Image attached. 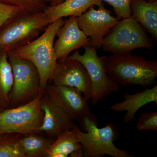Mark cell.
Listing matches in <instances>:
<instances>
[{"label":"cell","instance_id":"obj_18","mask_svg":"<svg viewBox=\"0 0 157 157\" xmlns=\"http://www.w3.org/2000/svg\"><path fill=\"white\" fill-rule=\"evenodd\" d=\"M82 149L73 130L62 133L56 137L46 152L45 157H67Z\"/></svg>","mask_w":157,"mask_h":157},{"label":"cell","instance_id":"obj_3","mask_svg":"<svg viewBox=\"0 0 157 157\" xmlns=\"http://www.w3.org/2000/svg\"><path fill=\"white\" fill-rule=\"evenodd\" d=\"M92 117L90 114L79 121L86 132L81 131L76 125L72 129L82 146L83 157H101L105 155L112 157H133L114 145L117 132L114 124H109L100 128Z\"/></svg>","mask_w":157,"mask_h":157},{"label":"cell","instance_id":"obj_4","mask_svg":"<svg viewBox=\"0 0 157 157\" xmlns=\"http://www.w3.org/2000/svg\"><path fill=\"white\" fill-rule=\"evenodd\" d=\"M50 24L44 11L32 13L21 11L0 29V47L9 52L27 45Z\"/></svg>","mask_w":157,"mask_h":157},{"label":"cell","instance_id":"obj_9","mask_svg":"<svg viewBox=\"0 0 157 157\" xmlns=\"http://www.w3.org/2000/svg\"><path fill=\"white\" fill-rule=\"evenodd\" d=\"M74 87L81 91L86 101L92 94L91 81L84 65L75 59L58 60L48 83Z\"/></svg>","mask_w":157,"mask_h":157},{"label":"cell","instance_id":"obj_24","mask_svg":"<svg viewBox=\"0 0 157 157\" xmlns=\"http://www.w3.org/2000/svg\"><path fill=\"white\" fill-rule=\"evenodd\" d=\"M21 11L22 10L17 7L0 2V29L9 19Z\"/></svg>","mask_w":157,"mask_h":157},{"label":"cell","instance_id":"obj_23","mask_svg":"<svg viewBox=\"0 0 157 157\" xmlns=\"http://www.w3.org/2000/svg\"><path fill=\"white\" fill-rule=\"evenodd\" d=\"M136 128L139 132L151 130L157 131V112L143 113L137 121Z\"/></svg>","mask_w":157,"mask_h":157},{"label":"cell","instance_id":"obj_8","mask_svg":"<svg viewBox=\"0 0 157 157\" xmlns=\"http://www.w3.org/2000/svg\"><path fill=\"white\" fill-rule=\"evenodd\" d=\"M82 55L78 50L68 56L81 62L87 70L92 83V103L98 104L103 98L120 90L119 84L113 81L106 72L105 56L99 57L97 48L90 45L84 46Z\"/></svg>","mask_w":157,"mask_h":157},{"label":"cell","instance_id":"obj_20","mask_svg":"<svg viewBox=\"0 0 157 157\" xmlns=\"http://www.w3.org/2000/svg\"><path fill=\"white\" fill-rule=\"evenodd\" d=\"M21 135L0 133V157H24L19 144Z\"/></svg>","mask_w":157,"mask_h":157},{"label":"cell","instance_id":"obj_13","mask_svg":"<svg viewBox=\"0 0 157 157\" xmlns=\"http://www.w3.org/2000/svg\"><path fill=\"white\" fill-rule=\"evenodd\" d=\"M58 37L54 43V49L57 59L66 58L73 51L89 45L90 39L78 27L77 17L71 16L56 34Z\"/></svg>","mask_w":157,"mask_h":157},{"label":"cell","instance_id":"obj_16","mask_svg":"<svg viewBox=\"0 0 157 157\" xmlns=\"http://www.w3.org/2000/svg\"><path fill=\"white\" fill-rule=\"evenodd\" d=\"M103 0H66L55 6H48L44 11L50 23L60 18L78 17L92 6H100Z\"/></svg>","mask_w":157,"mask_h":157},{"label":"cell","instance_id":"obj_11","mask_svg":"<svg viewBox=\"0 0 157 157\" xmlns=\"http://www.w3.org/2000/svg\"><path fill=\"white\" fill-rule=\"evenodd\" d=\"M45 92L73 121H80L91 114L82 93L76 88L48 83Z\"/></svg>","mask_w":157,"mask_h":157},{"label":"cell","instance_id":"obj_25","mask_svg":"<svg viewBox=\"0 0 157 157\" xmlns=\"http://www.w3.org/2000/svg\"><path fill=\"white\" fill-rule=\"evenodd\" d=\"M48 6H55L64 2L66 0H45Z\"/></svg>","mask_w":157,"mask_h":157},{"label":"cell","instance_id":"obj_7","mask_svg":"<svg viewBox=\"0 0 157 157\" xmlns=\"http://www.w3.org/2000/svg\"><path fill=\"white\" fill-rule=\"evenodd\" d=\"M42 91L36 99L28 104L14 108L5 109L0 112V133H44L39 128L43 122V113L40 106V99L45 93Z\"/></svg>","mask_w":157,"mask_h":157},{"label":"cell","instance_id":"obj_26","mask_svg":"<svg viewBox=\"0 0 157 157\" xmlns=\"http://www.w3.org/2000/svg\"><path fill=\"white\" fill-rule=\"evenodd\" d=\"M4 108H3L1 106V105H0V112H2V110H4Z\"/></svg>","mask_w":157,"mask_h":157},{"label":"cell","instance_id":"obj_21","mask_svg":"<svg viewBox=\"0 0 157 157\" xmlns=\"http://www.w3.org/2000/svg\"><path fill=\"white\" fill-rule=\"evenodd\" d=\"M0 2L32 13L44 12L48 6L45 0H0Z\"/></svg>","mask_w":157,"mask_h":157},{"label":"cell","instance_id":"obj_5","mask_svg":"<svg viewBox=\"0 0 157 157\" xmlns=\"http://www.w3.org/2000/svg\"><path fill=\"white\" fill-rule=\"evenodd\" d=\"M104 51L113 55L130 54L138 48L152 50L153 39L133 17L119 21L104 37L102 46Z\"/></svg>","mask_w":157,"mask_h":157},{"label":"cell","instance_id":"obj_6","mask_svg":"<svg viewBox=\"0 0 157 157\" xmlns=\"http://www.w3.org/2000/svg\"><path fill=\"white\" fill-rule=\"evenodd\" d=\"M12 67L13 83L9 95V107L14 108L29 103L42 91L36 68L29 61L8 52Z\"/></svg>","mask_w":157,"mask_h":157},{"label":"cell","instance_id":"obj_1","mask_svg":"<svg viewBox=\"0 0 157 157\" xmlns=\"http://www.w3.org/2000/svg\"><path fill=\"white\" fill-rule=\"evenodd\" d=\"M64 21L63 18L56 20L33 42L9 52L15 56L29 61L36 67L40 77V88L44 91L57 62L54 43L57 33Z\"/></svg>","mask_w":157,"mask_h":157},{"label":"cell","instance_id":"obj_14","mask_svg":"<svg viewBox=\"0 0 157 157\" xmlns=\"http://www.w3.org/2000/svg\"><path fill=\"white\" fill-rule=\"evenodd\" d=\"M124 100L116 103L110 107L115 112L126 111L124 122L128 124L135 119L136 112L144 106L151 102L157 104V85L134 94H124Z\"/></svg>","mask_w":157,"mask_h":157},{"label":"cell","instance_id":"obj_15","mask_svg":"<svg viewBox=\"0 0 157 157\" xmlns=\"http://www.w3.org/2000/svg\"><path fill=\"white\" fill-rule=\"evenodd\" d=\"M132 16L157 41V1L132 0Z\"/></svg>","mask_w":157,"mask_h":157},{"label":"cell","instance_id":"obj_2","mask_svg":"<svg viewBox=\"0 0 157 157\" xmlns=\"http://www.w3.org/2000/svg\"><path fill=\"white\" fill-rule=\"evenodd\" d=\"M105 66L107 75L124 86H150L157 77V61L147 60L140 56L130 54L105 56Z\"/></svg>","mask_w":157,"mask_h":157},{"label":"cell","instance_id":"obj_19","mask_svg":"<svg viewBox=\"0 0 157 157\" xmlns=\"http://www.w3.org/2000/svg\"><path fill=\"white\" fill-rule=\"evenodd\" d=\"M13 83V72L8 52L0 47V105L4 109L9 107V95Z\"/></svg>","mask_w":157,"mask_h":157},{"label":"cell","instance_id":"obj_10","mask_svg":"<svg viewBox=\"0 0 157 157\" xmlns=\"http://www.w3.org/2000/svg\"><path fill=\"white\" fill-rule=\"evenodd\" d=\"M98 9L91 6L87 11L77 17L79 28L87 37L89 45L96 48L102 46V42L107 33L119 21L102 3Z\"/></svg>","mask_w":157,"mask_h":157},{"label":"cell","instance_id":"obj_12","mask_svg":"<svg viewBox=\"0 0 157 157\" xmlns=\"http://www.w3.org/2000/svg\"><path fill=\"white\" fill-rule=\"evenodd\" d=\"M40 108L44 113L43 122L39 128L51 138H56L76 125L71 118L53 102L45 91L40 99Z\"/></svg>","mask_w":157,"mask_h":157},{"label":"cell","instance_id":"obj_17","mask_svg":"<svg viewBox=\"0 0 157 157\" xmlns=\"http://www.w3.org/2000/svg\"><path fill=\"white\" fill-rule=\"evenodd\" d=\"M43 134L21 135L19 144L24 157H45L46 152L56 138H51Z\"/></svg>","mask_w":157,"mask_h":157},{"label":"cell","instance_id":"obj_22","mask_svg":"<svg viewBox=\"0 0 157 157\" xmlns=\"http://www.w3.org/2000/svg\"><path fill=\"white\" fill-rule=\"evenodd\" d=\"M112 6L118 19H124L132 16V0H103Z\"/></svg>","mask_w":157,"mask_h":157}]
</instances>
